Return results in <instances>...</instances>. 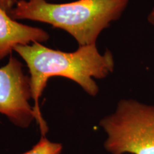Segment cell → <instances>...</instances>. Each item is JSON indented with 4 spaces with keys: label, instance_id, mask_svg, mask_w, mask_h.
Masks as SVG:
<instances>
[{
    "label": "cell",
    "instance_id": "cell-2",
    "mask_svg": "<svg viewBox=\"0 0 154 154\" xmlns=\"http://www.w3.org/2000/svg\"><path fill=\"white\" fill-rule=\"evenodd\" d=\"M130 0H77L61 4L18 0L9 15L16 21L50 24L72 36L79 47L96 44L101 32L119 20Z\"/></svg>",
    "mask_w": 154,
    "mask_h": 154
},
{
    "label": "cell",
    "instance_id": "cell-8",
    "mask_svg": "<svg viewBox=\"0 0 154 154\" xmlns=\"http://www.w3.org/2000/svg\"><path fill=\"white\" fill-rule=\"evenodd\" d=\"M147 22L154 26V4L147 16Z\"/></svg>",
    "mask_w": 154,
    "mask_h": 154
},
{
    "label": "cell",
    "instance_id": "cell-6",
    "mask_svg": "<svg viewBox=\"0 0 154 154\" xmlns=\"http://www.w3.org/2000/svg\"><path fill=\"white\" fill-rule=\"evenodd\" d=\"M61 144L53 143L45 136H42L39 141L32 149L23 154H61Z\"/></svg>",
    "mask_w": 154,
    "mask_h": 154
},
{
    "label": "cell",
    "instance_id": "cell-7",
    "mask_svg": "<svg viewBox=\"0 0 154 154\" xmlns=\"http://www.w3.org/2000/svg\"><path fill=\"white\" fill-rule=\"evenodd\" d=\"M18 0H0V7L9 14Z\"/></svg>",
    "mask_w": 154,
    "mask_h": 154
},
{
    "label": "cell",
    "instance_id": "cell-5",
    "mask_svg": "<svg viewBox=\"0 0 154 154\" xmlns=\"http://www.w3.org/2000/svg\"><path fill=\"white\" fill-rule=\"evenodd\" d=\"M49 38L45 30L14 20L0 7V61L11 54L17 46L42 43Z\"/></svg>",
    "mask_w": 154,
    "mask_h": 154
},
{
    "label": "cell",
    "instance_id": "cell-4",
    "mask_svg": "<svg viewBox=\"0 0 154 154\" xmlns=\"http://www.w3.org/2000/svg\"><path fill=\"white\" fill-rule=\"evenodd\" d=\"M31 99L30 76L11 54L7 64L0 68V115H5L15 126L27 128L36 119Z\"/></svg>",
    "mask_w": 154,
    "mask_h": 154
},
{
    "label": "cell",
    "instance_id": "cell-3",
    "mask_svg": "<svg viewBox=\"0 0 154 154\" xmlns=\"http://www.w3.org/2000/svg\"><path fill=\"white\" fill-rule=\"evenodd\" d=\"M111 154H154V106L122 99L114 112L100 121Z\"/></svg>",
    "mask_w": 154,
    "mask_h": 154
},
{
    "label": "cell",
    "instance_id": "cell-1",
    "mask_svg": "<svg viewBox=\"0 0 154 154\" xmlns=\"http://www.w3.org/2000/svg\"><path fill=\"white\" fill-rule=\"evenodd\" d=\"M14 51L25 61L29 69L35 121L42 136L47 133L48 126L40 110L39 99L50 78L69 79L79 84L88 95L96 96L99 88L94 79H103L115 69L112 52L106 49L101 53L96 44L81 46L73 52H64L36 42L18 45Z\"/></svg>",
    "mask_w": 154,
    "mask_h": 154
}]
</instances>
